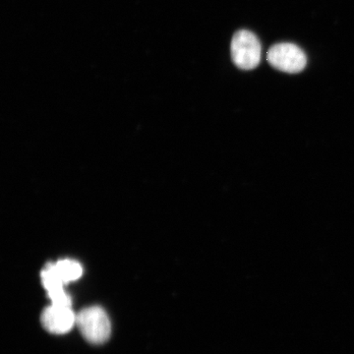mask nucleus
I'll return each instance as SVG.
<instances>
[{"mask_svg":"<svg viewBox=\"0 0 354 354\" xmlns=\"http://www.w3.org/2000/svg\"><path fill=\"white\" fill-rule=\"evenodd\" d=\"M55 268L65 285L80 279L83 274L82 266L74 260L58 261L55 263Z\"/></svg>","mask_w":354,"mask_h":354,"instance_id":"nucleus-6","label":"nucleus"},{"mask_svg":"<svg viewBox=\"0 0 354 354\" xmlns=\"http://www.w3.org/2000/svg\"><path fill=\"white\" fill-rule=\"evenodd\" d=\"M268 62L274 68L286 73H299L307 64L306 55L295 44L283 43L274 44L268 53Z\"/></svg>","mask_w":354,"mask_h":354,"instance_id":"nucleus-3","label":"nucleus"},{"mask_svg":"<svg viewBox=\"0 0 354 354\" xmlns=\"http://www.w3.org/2000/svg\"><path fill=\"white\" fill-rule=\"evenodd\" d=\"M76 318L71 307L51 304L44 310L41 321L44 329L51 334L64 335L76 325Z\"/></svg>","mask_w":354,"mask_h":354,"instance_id":"nucleus-4","label":"nucleus"},{"mask_svg":"<svg viewBox=\"0 0 354 354\" xmlns=\"http://www.w3.org/2000/svg\"><path fill=\"white\" fill-rule=\"evenodd\" d=\"M230 53L234 64L242 70H252L259 65L262 48L252 32L241 30L232 38Z\"/></svg>","mask_w":354,"mask_h":354,"instance_id":"nucleus-2","label":"nucleus"},{"mask_svg":"<svg viewBox=\"0 0 354 354\" xmlns=\"http://www.w3.org/2000/svg\"><path fill=\"white\" fill-rule=\"evenodd\" d=\"M41 281L51 300V304L71 307V297L65 292V283L55 271V264H48L41 272Z\"/></svg>","mask_w":354,"mask_h":354,"instance_id":"nucleus-5","label":"nucleus"},{"mask_svg":"<svg viewBox=\"0 0 354 354\" xmlns=\"http://www.w3.org/2000/svg\"><path fill=\"white\" fill-rule=\"evenodd\" d=\"M76 325L86 341L102 344L111 337V321L106 312L99 306L88 307L77 314Z\"/></svg>","mask_w":354,"mask_h":354,"instance_id":"nucleus-1","label":"nucleus"}]
</instances>
